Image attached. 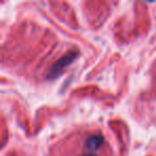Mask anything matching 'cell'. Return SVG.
Here are the masks:
<instances>
[{"mask_svg": "<svg viewBox=\"0 0 156 156\" xmlns=\"http://www.w3.org/2000/svg\"><path fill=\"white\" fill-rule=\"evenodd\" d=\"M85 156H98V155L94 154V153H90V154H87V155H85Z\"/></svg>", "mask_w": 156, "mask_h": 156, "instance_id": "obj_3", "label": "cell"}, {"mask_svg": "<svg viewBox=\"0 0 156 156\" xmlns=\"http://www.w3.org/2000/svg\"><path fill=\"white\" fill-rule=\"evenodd\" d=\"M104 137L101 135H93L89 137L86 141V147L91 151H98L103 144H104Z\"/></svg>", "mask_w": 156, "mask_h": 156, "instance_id": "obj_2", "label": "cell"}, {"mask_svg": "<svg viewBox=\"0 0 156 156\" xmlns=\"http://www.w3.org/2000/svg\"><path fill=\"white\" fill-rule=\"evenodd\" d=\"M77 55H78L77 51H69V52H67L66 55H64L60 60L57 61V62L52 65L51 69H50L49 73H48V77L50 78L51 76L54 77V76L58 75L61 71H63L64 67H66L67 65H69L74 60H75Z\"/></svg>", "mask_w": 156, "mask_h": 156, "instance_id": "obj_1", "label": "cell"}]
</instances>
